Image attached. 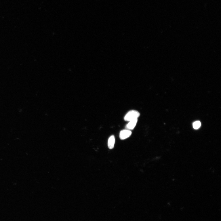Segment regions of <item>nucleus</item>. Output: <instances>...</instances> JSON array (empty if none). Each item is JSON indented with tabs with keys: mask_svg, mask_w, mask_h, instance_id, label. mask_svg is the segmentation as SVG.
Returning a JSON list of instances; mask_svg holds the SVG:
<instances>
[{
	"mask_svg": "<svg viewBox=\"0 0 221 221\" xmlns=\"http://www.w3.org/2000/svg\"><path fill=\"white\" fill-rule=\"evenodd\" d=\"M132 132L127 129L123 130L120 132L119 137L120 139L124 140L129 137L132 135Z\"/></svg>",
	"mask_w": 221,
	"mask_h": 221,
	"instance_id": "obj_2",
	"label": "nucleus"
},
{
	"mask_svg": "<svg viewBox=\"0 0 221 221\" xmlns=\"http://www.w3.org/2000/svg\"><path fill=\"white\" fill-rule=\"evenodd\" d=\"M115 141V137L114 135H112L109 137L108 142V146L109 149H112L114 148Z\"/></svg>",
	"mask_w": 221,
	"mask_h": 221,
	"instance_id": "obj_4",
	"label": "nucleus"
},
{
	"mask_svg": "<svg viewBox=\"0 0 221 221\" xmlns=\"http://www.w3.org/2000/svg\"><path fill=\"white\" fill-rule=\"evenodd\" d=\"M201 125V123L200 121H196L193 123V127L195 129H199Z\"/></svg>",
	"mask_w": 221,
	"mask_h": 221,
	"instance_id": "obj_5",
	"label": "nucleus"
},
{
	"mask_svg": "<svg viewBox=\"0 0 221 221\" xmlns=\"http://www.w3.org/2000/svg\"><path fill=\"white\" fill-rule=\"evenodd\" d=\"M140 116L139 112L136 110H131L129 111L124 117L125 121H130L135 119H138Z\"/></svg>",
	"mask_w": 221,
	"mask_h": 221,
	"instance_id": "obj_1",
	"label": "nucleus"
},
{
	"mask_svg": "<svg viewBox=\"0 0 221 221\" xmlns=\"http://www.w3.org/2000/svg\"><path fill=\"white\" fill-rule=\"evenodd\" d=\"M138 121V119H135L131 121L127 124L126 126V129L132 130L135 128L136 125Z\"/></svg>",
	"mask_w": 221,
	"mask_h": 221,
	"instance_id": "obj_3",
	"label": "nucleus"
}]
</instances>
